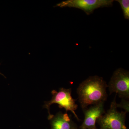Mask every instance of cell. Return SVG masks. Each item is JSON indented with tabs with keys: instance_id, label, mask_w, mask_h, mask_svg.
Listing matches in <instances>:
<instances>
[{
	"instance_id": "1",
	"label": "cell",
	"mask_w": 129,
	"mask_h": 129,
	"mask_svg": "<svg viewBox=\"0 0 129 129\" xmlns=\"http://www.w3.org/2000/svg\"><path fill=\"white\" fill-rule=\"evenodd\" d=\"M108 85L102 77L90 76L80 84L77 88L79 101L83 110L89 105H95L107 100Z\"/></svg>"
},
{
	"instance_id": "8",
	"label": "cell",
	"mask_w": 129,
	"mask_h": 129,
	"mask_svg": "<svg viewBox=\"0 0 129 129\" xmlns=\"http://www.w3.org/2000/svg\"><path fill=\"white\" fill-rule=\"evenodd\" d=\"M117 1L120 3L123 13L124 18L129 19V0H117Z\"/></svg>"
},
{
	"instance_id": "6",
	"label": "cell",
	"mask_w": 129,
	"mask_h": 129,
	"mask_svg": "<svg viewBox=\"0 0 129 129\" xmlns=\"http://www.w3.org/2000/svg\"><path fill=\"white\" fill-rule=\"evenodd\" d=\"M104 102H101L83 110L84 119L80 129H97L96 123L98 119L105 113Z\"/></svg>"
},
{
	"instance_id": "5",
	"label": "cell",
	"mask_w": 129,
	"mask_h": 129,
	"mask_svg": "<svg viewBox=\"0 0 129 129\" xmlns=\"http://www.w3.org/2000/svg\"><path fill=\"white\" fill-rule=\"evenodd\" d=\"M113 1V0H67L58 3L56 6L78 8L89 15L97 8L112 6Z\"/></svg>"
},
{
	"instance_id": "7",
	"label": "cell",
	"mask_w": 129,
	"mask_h": 129,
	"mask_svg": "<svg viewBox=\"0 0 129 129\" xmlns=\"http://www.w3.org/2000/svg\"><path fill=\"white\" fill-rule=\"evenodd\" d=\"M50 120L51 129H78L71 117L66 112H58Z\"/></svg>"
},
{
	"instance_id": "4",
	"label": "cell",
	"mask_w": 129,
	"mask_h": 129,
	"mask_svg": "<svg viewBox=\"0 0 129 129\" xmlns=\"http://www.w3.org/2000/svg\"><path fill=\"white\" fill-rule=\"evenodd\" d=\"M110 95L115 93L121 98H129V72L122 68L114 72L108 85Z\"/></svg>"
},
{
	"instance_id": "9",
	"label": "cell",
	"mask_w": 129,
	"mask_h": 129,
	"mask_svg": "<svg viewBox=\"0 0 129 129\" xmlns=\"http://www.w3.org/2000/svg\"><path fill=\"white\" fill-rule=\"evenodd\" d=\"M117 107L123 109L127 113L129 112V102L128 99L122 98L119 104L117 103Z\"/></svg>"
},
{
	"instance_id": "10",
	"label": "cell",
	"mask_w": 129,
	"mask_h": 129,
	"mask_svg": "<svg viewBox=\"0 0 129 129\" xmlns=\"http://www.w3.org/2000/svg\"><path fill=\"white\" fill-rule=\"evenodd\" d=\"M0 74L1 75H2V76H4V77H5V78H6V77H5V75H4L3 74H2L1 73H0Z\"/></svg>"
},
{
	"instance_id": "2",
	"label": "cell",
	"mask_w": 129,
	"mask_h": 129,
	"mask_svg": "<svg viewBox=\"0 0 129 129\" xmlns=\"http://www.w3.org/2000/svg\"><path fill=\"white\" fill-rule=\"evenodd\" d=\"M52 96L50 101L45 102L43 107L46 108L48 111V120L53 117V115L51 114L50 112V108L51 105L53 104H57L60 108H64L67 113L70 111L73 114L77 120L80 121L75 111L78 107V104L75 103L76 100L74 99L72 96V89L60 88L58 92L55 90L51 91Z\"/></svg>"
},
{
	"instance_id": "3",
	"label": "cell",
	"mask_w": 129,
	"mask_h": 129,
	"mask_svg": "<svg viewBox=\"0 0 129 129\" xmlns=\"http://www.w3.org/2000/svg\"><path fill=\"white\" fill-rule=\"evenodd\" d=\"M117 95L116 94L107 113L97 121L100 129H128L125 123L127 113L125 111L119 112L118 111L116 105Z\"/></svg>"
}]
</instances>
